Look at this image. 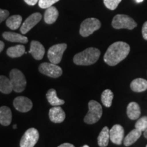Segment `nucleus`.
I'll return each instance as SVG.
<instances>
[{
    "mask_svg": "<svg viewBox=\"0 0 147 147\" xmlns=\"http://www.w3.org/2000/svg\"><path fill=\"white\" fill-rule=\"evenodd\" d=\"M121 0H104V5L110 10H114L117 8Z\"/></svg>",
    "mask_w": 147,
    "mask_h": 147,
    "instance_id": "obj_28",
    "label": "nucleus"
},
{
    "mask_svg": "<svg viewBox=\"0 0 147 147\" xmlns=\"http://www.w3.org/2000/svg\"><path fill=\"white\" fill-rule=\"evenodd\" d=\"M109 129L108 127H104L101 131L100 135L97 138V143L100 147H106L108 144L110 139V133Z\"/></svg>",
    "mask_w": 147,
    "mask_h": 147,
    "instance_id": "obj_23",
    "label": "nucleus"
},
{
    "mask_svg": "<svg viewBox=\"0 0 147 147\" xmlns=\"http://www.w3.org/2000/svg\"><path fill=\"white\" fill-rule=\"evenodd\" d=\"M130 51V47L124 42H117L108 47L104 60L108 65L115 66L125 59Z\"/></svg>",
    "mask_w": 147,
    "mask_h": 147,
    "instance_id": "obj_1",
    "label": "nucleus"
},
{
    "mask_svg": "<svg viewBox=\"0 0 147 147\" xmlns=\"http://www.w3.org/2000/svg\"><path fill=\"white\" fill-rule=\"evenodd\" d=\"M140 108L136 102H130L127 108V115L131 120H136L140 116Z\"/></svg>",
    "mask_w": 147,
    "mask_h": 147,
    "instance_id": "obj_18",
    "label": "nucleus"
},
{
    "mask_svg": "<svg viewBox=\"0 0 147 147\" xmlns=\"http://www.w3.org/2000/svg\"><path fill=\"white\" fill-rule=\"evenodd\" d=\"M49 119L55 123H62L65 119V113L60 106H53L49 110Z\"/></svg>",
    "mask_w": 147,
    "mask_h": 147,
    "instance_id": "obj_13",
    "label": "nucleus"
},
{
    "mask_svg": "<svg viewBox=\"0 0 147 147\" xmlns=\"http://www.w3.org/2000/svg\"><path fill=\"white\" fill-rule=\"evenodd\" d=\"M6 53L8 56L11 58L20 57L25 53V47L21 45L10 47L7 50Z\"/></svg>",
    "mask_w": 147,
    "mask_h": 147,
    "instance_id": "obj_22",
    "label": "nucleus"
},
{
    "mask_svg": "<svg viewBox=\"0 0 147 147\" xmlns=\"http://www.w3.org/2000/svg\"><path fill=\"white\" fill-rule=\"evenodd\" d=\"M66 49L67 45L65 43L57 44L51 47L48 51V58L51 63L54 64L59 63Z\"/></svg>",
    "mask_w": 147,
    "mask_h": 147,
    "instance_id": "obj_8",
    "label": "nucleus"
},
{
    "mask_svg": "<svg viewBox=\"0 0 147 147\" xmlns=\"http://www.w3.org/2000/svg\"><path fill=\"white\" fill-rule=\"evenodd\" d=\"M131 89L134 92H143L147 89V80L144 78H136L130 84Z\"/></svg>",
    "mask_w": 147,
    "mask_h": 147,
    "instance_id": "obj_21",
    "label": "nucleus"
},
{
    "mask_svg": "<svg viewBox=\"0 0 147 147\" xmlns=\"http://www.w3.org/2000/svg\"><path fill=\"white\" fill-rule=\"evenodd\" d=\"M10 80L12 89L16 93H21L25 90L27 80L23 73L18 69H12L10 72Z\"/></svg>",
    "mask_w": 147,
    "mask_h": 147,
    "instance_id": "obj_4",
    "label": "nucleus"
},
{
    "mask_svg": "<svg viewBox=\"0 0 147 147\" xmlns=\"http://www.w3.org/2000/svg\"><path fill=\"white\" fill-rule=\"evenodd\" d=\"M38 69L42 74L54 78H59L63 73V70L59 66L52 63H42L40 64Z\"/></svg>",
    "mask_w": 147,
    "mask_h": 147,
    "instance_id": "obj_9",
    "label": "nucleus"
},
{
    "mask_svg": "<svg viewBox=\"0 0 147 147\" xmlns=\"http://www.w3.org/2000/svg\"><path fill=\"white\" fill-rule=\"evenodd\" d=\"M3 38L7 41L11 42H18V43L25 44L28 42V38L23 35L17 34V33L5 32L2 34Z\"/></svg>",
    "mask_w": 147,
    "mask_h": 147,
    "instance_id": "obj_15",
    "label": "nucleus"
},
{
    "mask_svg": "<svg viewBox=\"0 0 147 147\" xmlns=\"http://www.w3.org/2000/svg\"><path fill=\"white\" fill-rule=\"evenodd\" d=\"M47 98L49 104L53 106H61L65 104V101L61 100L57 97L56 90L54 89H51L47 91Z\"/></svg>",
    "mask_w": 147,
    "mask_h": 147,
    "instance_id": "obj_20",
    "label": "nucleus"
},
{
    "mask_svg": "<svg viewBox=\"0 0 147 147\" xmlns=\"http://www.w3.org/2000/svg\"><path fill=\"white\" fill-rule=\"evenodd\" d=\"M59 1V0H39L38 5H39L40 8L42 9H47Z\"/></svg>",
    "mask_w": 147,
    "mask_h": 147,
    "instance_id": "obj_29",
    "label": "nucleus"
},
{
    "mask_svg": "<svg viewBox=\"0 0 147 147\" xmlns=\"http://www.w3.org/2000/svg\"><path fill=\"white\" fill-rule=\"evenodd\" d=\"M12 111L8 106L0 107V124L3 126L10 125L12 122Z\"/></svg>",
    "mask_w": 147,
    "mask_h": 147,
    "instance_id": "obj_16",
    "label": "nucleus"
},
{
    "mask_svg": "<svg viewBox=\"0 0 147 147\" xmlns=\"http://www.w3.org/2000/svg\"><path fill=\"white\" fill-rule=\"evenodd\" d=\"M59 16V11L55 6H51L45 11L44 19L46 23L51 24L54 23Z\"/></svg>",
    "mask_w": 147,
    "mask_h": 147,
    "instance_id": "obj_17",
    "label": "nucleus"
},
{
    "mask_svg": "<svg viewBox=\"0 0 147 147\" xmlns=\"http://www.w3.org/2000/svg\"><path fill=\"white\" fill-rule=\"evenodd\" d=\"M100 51L96 48H88L75 55L73 61L78 65H90L96 63L100 56Z\"/></svg>",
    "mask_w": 147,
    "mask_h": 147,
    "instance_id": "obj_2",
    "label": "nucleus"
},
{
    "mask_svg": "<svg viewBox=\"0 0 147 147\" xmlns=\"http://www.w3.org/2000/svg\"><path fill=\"white\" fill-rule=\"evenodd\" d=\"M112 25L116 29H127L132 30L137 26L133 18L125 14H117L113 18Z\"/></svg>",
    "mask_w": 147,
    "mask_h": 147,
    "instance_id": "obj_5",
    "label": "nucleus"
},
{
    "mask_svg": "<svg viewBox=\"0 0 147 147\" xmlns=\"http://www.w3.org/2000/svg\"><path fill=\"white\" fill-rule=\"evenodd\" d=\"M146 147H147V145H146Z\"/></svg>",
    "mask_w": 147,
    "mask_h": 147,
    "instance_id": "obj_39",
    "label": "nucleus"
},
{
    "mask_svg": "<svg viewBox=\"0 0 147 147\" xmlns=\"http://www.w3.org/2000/svg\"><path fill=\"white\" fill-rule=\"evenodd\" d=\"M58 147H75L73 144H70V143H63V144H61L60 146Z\"/></svg>",
    "mask_w": 147,
    "mask_h": 147,
    "instance_id": "obj_33",
    "label": "nucleus"
},
{
    "mask_svg": "<svg viewBox=\"0 0 147 147\" xmlns=\"http://www.w3.org/2000/svg\"><path fill=\"white\" fill-rule=\"evenodd\" d=\"M42 18V15L39 12H35L30 15L25 20V22L22 24L20 31L22 34H26L33 27L41 21Z\"/></svg>",
    "mask_w": 147,
    "mask_h": 147,
    "instance_id": "obj_10",
    "label": "nucleus"
},
{
    "mask_svg": "<svg viewBox=\"0 0 147 147\" xmlns=\"http://www.w3.org/2000/svg\"><path fill=\"white\" fill-rule=\"evenodd\" d=\"M38 1L39 0H24V1L29 5H35L38 2Z\"/></svg>",
    "mask_w": 147,
    "mask_h": 147,
    "instance_id": "obj_32",
    "label": "nucleus"
},
{
    "mask_svg": "<svg viewBox=\"0 0 147 147\" xmlns=\"http://www.w3.org/2000/svg\"><path fill=\"white\" fill-rule=\"evenodd\" d=\"M141 135H142V131L137 129L136 128L131 130L123 139L124 145L125 146H131L136 142L139 139V138L141 136Z\"/></svg>",
    "mask_w": 147,
    "mask_h": 147,
    "instance_id": "obj_19",
    "label": "nucleus"
},
{
    "mask_svg": "<svg viewBox=\"0 0 147 147\" xmlns=\"http://www.w3.org/2000/svg\"><path fill=\"white\" fill-rule=\"evenodd\" d=\"M114 97V94L113 91L110 89H106L102 92V96H101V100L104 106L109 108L112 106L113 100Z\"/></svg>",
    "mask_w": 147,
    "mask_h": 147,
    "instance_id": "obj_26",
    "label": "nucleus"
},
{
    "mask_svg": "<svg viewBox=\"0 0 147 147\" xmlns=\"http://www.w3.org/2000/svg\"><path fill=\"white\" fill-rule=\"evenodd\" d=\"M135 127L140 131H144L147 129V117H143L139 119L136 123Z\"/></svg>",
    "mask_w": 147,
    "mask_h": 147,
    "instance_id": "obj_27",
    "label": "nucleus"
},
{
    "mask_svg": "<svg viewBox=\"0 0 147 147\" xmlns=\"http://www.w3.org/2000/svg\"><path fill=\"white\" fill-rule=\"evenodd\" d=\"M10 12L6 10H2L0 8V23H1L3 21H5L8 16H9Z\"/></svg>",
    "mask_w": 147,
    "mask_h": 147,
    "instance_id": "obj_30",
    "label": "nucleus"
},
{
    "mask_svg": "<svg viewBox=\"0 0 147 147\" xmlns=\"http://www.w3.org/2000/svg\"><path fill=\"white\" fill-rule=\"evenodd\" d=\"M12 91L10 78L5 76H0V92L4 94H10Z\"/></svg>",
    "mask_w": 147,
    "mask_h": 147,
    "instance_id": "obj_25",
    "label": "nucleus"
},
{
    "mask_svg": "<svg viewBox=\"0 0 147 147\" xmlns=\"http://www.w3.org/2000/svg\"><path fill=\"white\" fill-rule=\"evenodd\" d=\"M13 128H14V129H16V125H13Z\"/></svg>",
    "mask_w": 147,
    "mask_h": 147,
    "instance_id": "obj_37",
    "label": "nucleus"
},
{
    "mask_svg": "<svg viewBox=\"0 0 147 147\" xmlns=\"http://www.w3.org/2000/svg\"><path fill=\"white\" fill-rule=\"evenodd\" d=\"M142 36L144 38V40H147V21L145 22L142 26Z\"/></svg>",
    "mask_w": 147,
    "mask_h": 147,
    "instance_id": "obj_31",
    "label": "nucleus"
},
{
    "mask_svg": "<svg viewBox=\"0 0 147 147\" xmlns=\"http://www.w3.org/2000/svg\"><path fill=\"white\" fill-rule=\"evenodd\" d=\"M14 107L21 113H27L32 109L33 103L28 97L24 96L16 97L13 102Z\"/></svg>",
    "mask_w": 147,
    "mask_h": 147,
    "instance_id": "obj_11",
    "label": "nucleus"
},
{
    "mask_svg": "<svg viewBox=\"0 0 147 147\" xmlns=\"http://www.w3.org/2000/svg\"><path fill=\"white\" fill-rule=\"evenodd\" d=\"M110 140L112 142L117 145L122 144L124 139V129L120 125H115L110 129Z\"/></svg>",
    "mask_w": 147,
    "mask_h": 147,
    "instance_id": "obj_12",
    "label": "nucleus"
},
{
    "mask_svg": "<svg viewBox=\"0 0 147 147\" xmlns=\"http://www.w3.org/2000/svg\"><path fill=\"white\" fill-rule=\"evenodd\" d=\"M39 132L36 128H29L25 132L20 141V147H34L39 140Z\"/></svg>",
    "mask_w": 147,
    "mask_h": 147,
    "instance_id": "obj_7",
    "label": "nucleus"
},
{
    "mask_svg": "<svg viewBox=\"0 0 147 147\" xmlns=\"http://www.w3.org/2000/svg\"><path fill=\"white\" fill-rule=\"evenodd\" d=\"M4 46H5V45H4V43H3V42L0 40V53H1V51L3 50V49H4Z\"/></svg>",
    "mask_w": 147,
    "mask_h": 147,
    "instance_id": "obj_34",
    "label": "nucleus"
},
{
    "mask_svg": "<svg viewBox=\"0 0 147 147\" xmlns=\"http://www.w3.org/2000/svg\"><path fill=\"white\" fill-rule=\"evenodd\" d=\"M101 27V23L95 18H89L82 22L80 27V34L82 37L89 36Z\"/></svg>",
    "mask_w": 147,
    "mask_h": 147,
    "instance_id": "obj_6",
    "label": "nucleus"
},
{
    "mask_svg": "<svg viewBox=\"0 0 147 147\" xmlns=\"http://www.w3.org/2000/svg\"><path fill=\"white\" fill-rule=\"evenodd\" d=\"M144 136L145 138L147 139V129L144 131Z\"/></svg>",
    "mask_w": 147,
    "mask_h": 147,
    "instance_id": "obj_35",
    "label": "nucleus"
},
{
    "mask_svg": "<svg viewBox=\"0 0 147 147\" xmlns=\"http://www.w3.org/2000/svg\"><path fill=\"white\" fill-rule=\"evenodd\" d=\"M143 1H144V0H136V3H141V2H142Z\"/></svg>",
    "mask_w": 147,
    "mask_h": 147,
    "instance_id": "obj_36",
    "label": "nucleus"
},
{
    "mask_svg": "<svg viewBox=\"0 0 147 147\" xmlns=\"http://www.w3.org/2000/svg\"><path fill=\"white\" fill-rule=\"evenodd\" d=\"M89 111L84 119V123L87 124H94L101 119L102 116V107L98 102L91 100L88 104Z\"/></svg>",
    "mask_w": 147,
    "mask_h": 147,
    "instance_id": "obj_3",
    "label": "nucleus"
},
{
    "mask_svg": "<svg viewBox=\"0 0 147 147\" xmlns=\"http://www.w3.org/2000/svg\"><path fill=\"white\" fill-rule=\"evenodd\" d=\"M82 147H89V146H88V145H84V146H82Z\"/></svg>",
    "mask_w": 147,
    "mask_h": 147,
    "instance_id": "obj_38",
    "label": "nucleus"
},
{
    "mask_svg": "<svg viewBox=\"0 0 147 147\" xmlns=\"http://www.w3.org/2000/svg\"><path fill=\"white\" fill-rule=\"evenodd\" d=\"M22 23V17L21 16L18 15H12L7 18L6 20V25L8 28L12 30H16L21 27Z\"/></svg>",
    "mask_w": 147,
    "mask_h": 147,
    "instance_id": "obj_24",
    "label": "nucleus"
},
{
    "mask_svg": "<svg viewBox=\"0 0 147 147\" xmlns=\"http://www.w3.org/2000/svg\"><path fill=\"white\" fill-rule=\"evenodd\" d=\"M29 53H31L35 59L41 60L45 54V49L40 42L33 40L31 42L30 50Z\"/></svg>",
    "mask_w": 147,
    "mask_h": 147,
    "instance_id": "obj_14",
    "label": "nucleus"
}]
</instances>
